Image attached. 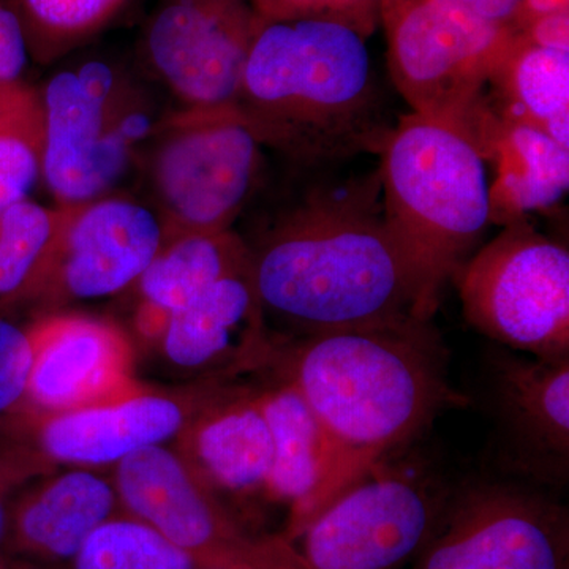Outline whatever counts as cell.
Wrapping results in <instances>:
<instances>
[{
  "mask_svg": "<svg viewBox=\"0 0 569 569\" xmlns=\"http://www.w3.org/2000/svg\"><path fill=\"white\" fill-rule=\"evenodd\" d=\"M559 11H569V0H520L508 26L512 31L519 32L538 18Z\"/></svg>",
  "mask_w": 569,
  "mask_h": 569,
  "instance_id": "cell-33",
  "label": "cell"
},
{
  "mask_svg": "<svg viewBox=\"0 0 569 569\" xmlns=\"http://www.w3.org/2000/svg\"><path fill=\"white\" fill-rule=\"evenodd\" d=\"M388 67L411 110L448 123L478 149L493 110L482 96L515 31L452 0H387Z\"/></svg>",
  "mask_w": 569,
  "mask_h": 569,
  "instance_id": "cell-6",
  "label": "cell"
},
{
  "mask_svg": "<svg viewBox=\"0 0 569 569\" xmlns=\"http://www.w3.org/2000/svg\"><path fill=\"white\" fill-rule=\"evenodd\" d=\"M0 569H11V561L3 550H0Z\"/></svg>",
  "mask_w": 569,
  "mask_h": 569,
  "instance_id": "cell-36",
  "label": "cell"
},
{
  "mask_svg": "<svg viewBox=\"0 0 569 569\" xmlns=\"http://www.w3.org/2000/svg\"><path fill=\"white\" fill-rule=\"evenodd\" d=\"M164 365L200 381L261 372L274 356L252 263L222 277L176 313L153 343Z\"/></svg>",
  "mask_w": 569,
  "mask_h": 569,
  "instance_id": "cell-16",
  "label": "cell"
},
{
  "mask_svg": "<svg viewBox=\"0 0 569 569\" xmlns=\"http://www.w3.org/2000/svg\"><path fill=\"white\" fill-rule=\"evenodd\" d=\"M389 223L440 299L490 223L486 159L448 123L402 116L378 153Z\"/></svg>",
  "mask_w": 569,
  "mask_h": 569,
  "instance_id": "cell-5",
  "label": "cell"
},
{
  "mask_svg": "<svg viewBox=\"0 0 569 569\" xmlns=\"http://www.w3.org/2000/svg\"><path fill=\"white\" fill-rule=\"evenodd\" d=\"M260 24L250 0H159L138 39V61L179 110L231 108Z\"/></svg>",
  "mask_w": 569,
  "mask_h": 569,
  "instance_id": "cell-12",
  "label": "cell"
},
{
  "mask_svg": "<svg viewBox=\"0 0 569 569\" xmlns=\"http://www.w3.org/2000/svg\"><path fill=\"white\" fill-rule=\"evenodd\" d=\"M266 370L302 396L331 452L323 485L283 533L291 542L441 411L467 403L449 383L447 350L430 321L276 340Z\"/></svg>",
  "mask_w": 569,
  "mask_h": 569,
  "instance_id": "cell-2",
  "label": "cell"
},
{
  "mask_svg": "<svg viewBox=\"0 0 569 569\" xmlns=\"http://www.w3.org/2000/svg\"><path fill=\"white\" fill-rule=\"evenodd\" d=\"M523 39L548 50L569 51V11L538 18L522 29Z\"/></svg>",
  "mask_w": 569,
  "mask_h": 569,
  "instance_id": "cell-32",
  "label": "cell"
},
{
  "mask_svg": "<svg viewBox=\"0 0 569 569\" xmlns=\"http://www.w3.org/2000/svg\"><path fill=\"white\" fill-rule=\"evenodd\" d=\"M32 61L24 28L10 0H0V84H22Z\"/></svg>",
  "mask_w": 569,
  "mask_h": 569,
  "instance_id": "cell-31",
  "label": "cell"
},
{
  "mask_svg": "<svg viewBox=\"0 0 569 569\" xmlns=\"http://www.w3.org/2000/svg\"><path fill=\"white\" fill-rule=\"evenodd\" d=\"M482 20L508 26L520 0H452Z\"/></svg>",
  "mask_w": 569,
  "mask_h": 569,
  "instance_id": "cell-34",
  "label": "cell"
},
{
  "mask_svg": "<svg viewBox=\"0 0 569 569\" xmlns=\"http://www.w3.org/2000/svg\"><path fill=\"white\" fill-rule=\"evenodd\" d=\"M132 0H10L33 62L50 66L96 39Z\"/></svg>",
  "mask_w": 569,
  "mask_h": 569,
  "instance_id": "cell-25",
  "label": "cell"
},
{
  "mask_svg": "<svg viewBox=\"0 0 569 569\" xmlns=\"http://www.w3.org/2000/svg\"><path fill=\"white\" fill-rule=\"evenodd\" d=\"M122 511L114 481L99 470L51 471L11 501L3 553L32 563L71 561L93 530Z\"/></svg>",
  "mask_w": 569,
  "mask_h": 569,
  "instance_id": "cell-19",
  "label": "cell"
},
{
  "mask_svg": "<svg viewBox=\"0 0 569 569\" xmlns=\"http://www.w3.org/2000/svg\"><path fill=\"white\" fill-rule=\"evenodd\" d=\"M258 397L272 438L268 500L290 509L287 533L323 485L331 452L320 422L293 385L272 373L271 383L258 387Z\"/></svg>",
  "mask_w": 569,
  "mask_h": 569,
  "instance_id": "cell-22",
  "label": "cell"
},
{
  "mask_svg": "<svg viewBox=\"0 0 569 569\" xmlns=\"http://www.w3.org/2000/svg\"><path fill=\"white\" fill-rule=\"evenodd\" d=\"M70 209L26 200L0 216V312L28 305Z\"/></svg>",
  "mask_w": 569,
  "mask_h": 569,
  "instance_id": "cell-24",
  "label": "cell"
},
{
  "mask_svg": "<svg viewBox=\"0 0 569 569\" xmlns=\"http://www.w3.org/2000/svg\"><path fill=\"white\" fill-rule=\"evenodd\" d=\"M71 563L73 569H197L170 539L126 511L93 530Z\"/></svg>",
  "mask_w": 569,
  "mask_h": 569,
  "instance_id": "cell-26",
  "label": "cell"
},
{
  "mask_svg": "<svg viewBox=\"0 0 569 569\" xmlns=\"http://www.w3.org/2000/svg\"><path fill=\"white\" fill-rule=\"evenodd\" d=\"M489 84L498 116L538 127L569 149V51L537 47L515 32Z\"/></svg>",
  "mask_w": 569,
  "mask_h": 569,
  "instance_id": "cell-23",
  "label": "cell"
},
{
  "mask_svg": "<svg viewBox=\"0 0 569 569\" xmlns=\"http://www.w3.org/2000/svg\"><path fill=\"white\" fill-rule=\"evenodd\" d=\"M234 108L307 168L380 153L395 129L366 37L329 21L261 20Z\"/></svg>",
  "mask_w": 569,
  "mask_h": 569,
  "instance_id": "cell-3",
  "label": "cell"
},
{
  "mask_svg": "<svg viewBox=\"0 0 569 569\" xmlns=\"http://www.w3.org/2000/svg\"><path fill=\"white\" fill-rule=\"evenodd\" d=\"M110 56L66 63L39 91L43 112V182L58 206L116 193L141 167L173 108L151 80ZM157 86V84H156Z\"/></svg>",
  "mask_w": 569,
  "mask_h": 569,
  "instance_id": "cell-4",
  "label": "cell"
},
{
  "mask_svg": "<svg viewBox=\"0 0 569 569\" xmlns=\"http://www.w3.org/2000/svg\"><path fill=\"white\" fill-rule=\"evenodd\" d=\"M249 264V246L234 230L171 238L129 291L134 332L153 346L171 317L213 282Z\"/></svg>",
  "mask_w": 569,
  "mask_h": 569,
  "instance_id": "cell-20",
  "label": "cell"
},
{
  "mask_svg": "<svg viewBox=\"0 0 569 569\" xmlns=\"http://www.w3.org/2000/svg\"><path fill=\"white\" fill-rule=\"evenodd\" d=\"M387 0H250L263 21H329L369 39L381 24Z\"/></svg>",
  "mask_w": 569,
  "mask_h": 569,
  "instance_id": "cell-28",
  "label": "cell"
},
{
  "mask_svg": "<svg viewBox=\"0 0 569 569\" xmlns=\"http://www.w3.org/2000/svg\"><path fill=\"white\" fill-rule=\"evenodd\" d=\"M167 242L153 206L130 194L71 206L26 306L50 313L71 302L129 293Z\"/></svg>",
  "mask_w": 569,
  "mask_h": 569,
  "instance_id": "cell-13",
  "label": "cell"
},
{
  "mask_svg": "<svg viewBox=\"0 0 569 569\" xmlns=\"http://www.w3.org/2000/svg\"><path fill=\"white\" fill-rule=\"evenodd\" d=\"M24 88L26 82L17 86L0 84V116L9 110L11 104H13L14 100L18 99V96H20L22 89Z\"/></svg>",
  "mask_w": 569,
  "mask_h": 569,
  "instance_id": "cell-35",
  "label": "cell"
},
{
  "mask_svg": "<svg viewBox=\"0 0 569 569\" xmlns=\"http://www.w3.org/2000/svg\"><path fill=\"white\" fill-rule=\"evenodd\" d=\"M415 569H568V508L531 486L485 481L448 497Z\"/></svg>",
  "mask_w": 569,
  "mask_h": 569,
  "instance_id": "cell-11",
  "label": "cell"
},
{
  "mask_svg": "<svg viewBox=\"0 0 569 569\" xmlns=\"http://www.w3.org/2000/svg\"><path fill=\"white\" fill-rule=\"evenodd\" d=\"M43 112L39 91L26 86L0 116V216L43 181Z\"/></svg>",
  "mask_w": 569,
  "mask_h": 569,
  "instance_id": "cell-27",
  "label": "cell"
},
{
  "mask_svg": "<svg viewBox=\"0 0 569 569\" xmlns=\"http://www.w3.org/2000/svg\"><path fill=\"white\" fill-rule=\"evenodd\" d=\"M32 359L29 325H18L0 312V430L28 413Z\"/></svg>",
  "mask_w": 569,
  "mask_h": 569,
  "instance_id": "cell-29",
  "label": "cell"
},
{
  "mask_svg": "<svg viewBox=\"0 0 569 569\" xmlns=\"http://www.w3.org/2000/svg\"><path fill=\"white\" fill-rule=\"evenodd\" d=\"M151 204L176 236L233 230L260 187L264 146L234 107L176 110L141 162Z\"/></svg>",
  "mask_w": 569,
  "mask_h": 569,
  "instance_id": "cell-7",
  "label": "cell"
},
{
  "mask_svg": "<svg viewBox=\"0 0 569 569\" xmlns=\"http://www.w3.org/2000/svg\"><path fill=\"white\" fill-rule=\"evenodd\" d=\"M448 497L425 470L387 460L293 542L306 569H402L425 548Z\"/></svg>",
  "mask_w": 569,
  "mask_h": 569,
  "instance_id": "cell-10",
  "label": "cell"
},
{
  "mask_svg": "<svg viewBox=\"0 0 569 569\" xmlns=\"http://www.w3.org/2000/svg\"><path fill=\"white\" fill-rule=\"evenodd\" d=\"M463 316L493 342L569 359V252L530 223L508 224L455 276Z\"/></svg>",
  "mask_w": 569,
  "mask_h": 569,
  "instance_id": "cell-8",
  "label": "cell"
},
{
  "mask_svg": "<svg viewBox=\"0 0 569 569\" xmlns=\"http://www.w3.org/2000/svg\"><path fill=\"white\" fill-rule=\"evenodd\" d=\"M123 511L144 520L197 569H306L283 535H254L178 451L153 447L112 467Z\"/></svg>",
  "mask_w": 569,
  "mask_h": 569,
  "instance_id": "cell-9",
  "label": "cell"
},
{
  "mask_svg": "<svg viewBox=\"0 0 569 569\" xmlns=\"http://www.w3.org/2000/svg\"><path fill=\"white\" fill-rule=\"evenodd\" d=\"M247 246L276 340L430 321L440 305L389 223L378 171L312 190Z\"/></svg>",
  "mask_w": 569,
  "mask_h": 569,
  "instance_id": "cell-1",
  "label": "cell"
},
{
  "mask_svg": "<svg viewBox=\"0 0 569 569\" xmlns=\"http://www.w3.org/2000/svg\"><path fill=\"white\" fill-rule=\"evenodd\" d=\"M56 468L48 466L31 448L21 441L0 437V550L3 548L9 523L11 501L33 479L51 473Z\"/></svg>",
  "mask_w": 569,
  "mask_h": 569,
  "instance_id": "cell-30",
  "label": "cell"
},
{
  "mask_svg": "<svg viewBox=\"0 0 569 569\" xmlns=\"http://www.w3.org/2000/svg\"><path fill=\"white\" fill-rule=\"evenodd\" d=\"M216 380L189 425L176 438V451L217 497H263L272 467V438L258 387ZM224 501V500H223Z\"/></svg>",
  "mask_w": 569,
  "mask_h": 569,
  "instance_id": "cell-18",
  "label": "cell"
},
{
  "mask_svg": "<svg viewBox=\"0 0 569 569\" xmlns=\"http://www.w3.org/2000/svg\"><path fill=\"white\" fill-rule=\"evenodd\" d=\"M481 153L498 167L489 186L490 223L526 222L529 213L549 211L567 197L569 149L538 127L496 112Z\"/></svg>",
  "mask_w": 569,
  "mask_h": 569,
  "instance_id": "cell-21",
  "label": "cell"
},
{
  "mask_svg": "<svg viewBox=\"0 0 569 569\" xmlns=\"http://www.w3.org/2000/svg\"><path fill=\"white\" fill-rule=\"evenodd\" d=\"M490 392L505 458L535 485H563L569 473V359L498 351Z\"/></svg>",
  "mask_w": 569,
  "mask_h": 569,
  "instance_id": "cell-17",
  "label": "cell"
},
{
  "mask_svg": "<svg viewBox=\"0 0 569 569\" xmlns=\"http://www.w3.org/2000/svg\"><path fill=\"white\" fill-rule=\"evenodd\" d=\"M216 380L179 391L142 387L99 406L56 415H24L0 430L21 441L52 468L116 467L153 447H167L189 425Z\"/></svg>",
  "mask_w": 569,
  "mask_h": 569,
  "instance_id": "cell-14",
  "label": "cell"
},
{
  "mask_svg": "<svg viewBox=\"0 0 569 569\" xmlns=\"http://www.w3.org/2000/svg\"><path fill=\"white\" fill-rule=\"evenodd\" d=\"M28 413L56 415L110 402L144 387L122 328L82 313H43L29 325Z\"/></svg>",
  "mask_w": 569,
  "mask_h": 569,
  "instance_id": "cell-15",
  "label": "cell"
}]
</instances>
